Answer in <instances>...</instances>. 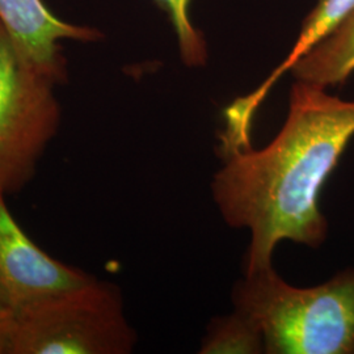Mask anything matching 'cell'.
<instances>
[{
	"instance_id": "1",
	"label": "cell",
	"mask_w": 354,
	"mask_h": 354,
	"mask_svg": "<svg viewBox=\"0 0 354 354\" xmlns=\"http://www.w3.org/2000/svg\"><path fill=\"white\" fill-rule=\"evenodd\" d=\"M354 137V102L297 80L289 114L276 138L261 150L225 151L212 183L215 203L231 227L251 241L244 274L272 266L282 241L311 248L328 236L320 192Z\"/></svg>"
},
{
	"instance_id": "11",
	"label": "cell",
	"mask_w": 354,
	"mask_h": 354,
	"mask_svg": "<svg viewBox=\"0 0 354 354\" xmlns=\"http://www.w3.org/2000/svg\"><path fill=\"white\" fill-rule=\"evenodd\" d=\"M16 317L11 311L0 310V354L12 353Z\"/></svg>"
},
{
	"instance_id": "3",
	"label": "cell",
	"mask_w": 354,
	"mask_h": 354,
	"mask_svg": "<svg viewBox=\"0 0 354 354\" xmlns=\"http://www.w3.org/2000/svg\"><path fill=\"white\" fill-rule=\"evenodd\" d=\"M136 342L121 291L95 277L17 314L11 354H127Z\"/></svg>"
},
{
	"instance_id": "10",
	"label": "cell",
	"mask_w": 354,
	"mask_h": 354,
	"mask_svg": "<svg viewBox=\"0 0 354 354\" xmlns=\"http://www.w3.org/2000/svg\"><path fill=\"white\" fill-rule=\"evenodd\" d=\"M165 10L176 33L180 57L189 67H200L207 61V48L203 33L190 19L192 0H155Z\"/></svg>"
},
{
	"instance_id": "6",
	"label": "cell",
	"mask_w": 354,
	"mask_h": 354,
	"mask_svg": "<svg viewBox=\"0 0 354 354\" xmlns=\"http://www.w3.org/2000/svg\"><path fill=\"white\" fill-rule=\"evenodd\" d=\"M0 23L20 55L55 84L67 77L59 41L92 42L102 37L97 29L59 20L42 0H0Z\"/></svg>"
},
{
	"instance_id": "5",
	"label": "cell",
	"mask_w": 354,
	"mask_h": 354,
	"mask_svg": "<svg viewBox=\"0 0 354 354\" xmlns=\"http://www.w3.org/2000/svg\"><path fill=\"white\" fill-rule=\"evenodd\" d=\"M6 198L0 193V310L17 315L57 292L95 279L41 250L13 218Z\"/></svg>"
},
{
	"instance_id": "2",
	"label": "cell",
	"mask_w": 354,
	"mask_h": 354,
	"mask_svg": "<svg viewBox=\"0 0 354 354\" xmlns=\"http://www.w3.org/2000/svg\"><path fill=\"white\" fill-rule=\"evenodd\" d=\"M232 302L260 329L266 353L354 354V268L298 288L269 266L244 274Z\"/></svg>"
},
{
	"instance_id": "8",
	"label": "cell",
	"mask_w": 354,
	"mask_h": 354,
	"mask_svg": "<svg viewBox=\"0 0 354 354\" xmlns=\"http://www.w3.org/2000/svg\"><path fill=\"white\" fill-rule=\"evenodd\" d=\"M297 80L322 88L342 86L354 73V10L290 68Z\"/></svg>"
},
{
	"instance_id": "4",
	"label": "cell",
	"mask_w": 354,
	"mask_h": 354,
	"mask_svg": "<svg viewBox=\"0 0 354 354\" xmlns=\"http://www.w3.org/2000/svg\"><path fill=\"white\" fill-rule=\"evenodd\" d=\"M55 83L26 62L0 23V193L26 188L61 125Z\"/></svg>"
},
{
	"instance_id": "7",
	"label": "cell",
	"mask_w": 354,
	"mask_h": 354,
	"mask_svg": "<svg viewBox=\"0 0 354 354\" xmlns=\"http://www.w3.org/2000/svg\"><path fill=\"white\" fill-rule=\"evenodd\" d=\"M354 10V0H317V6L304 19L301 33L286 59L279 64L266 82L245 97L238 99L230 108V114L243 125H252L253 117L260 104L264 102L269 89L276 84L279 76L290 71L292 64L307 51L326 37Z\"/></svg>"
},
{
	"instance_id": "9",
	"label": "cell",
	"mask_w": 354,
	"mask_h": 354,
	"mask_svg": "<svg viewBox=\"0 0 354 354\" xmlns=\"http://www.w3.org/2000/svg\"><path fill=\"white\" fill-rule=\"evenodd\" d=\"M200 353H266L264 337L252 322L239 311L215 317L207 327Z\"/></svg>"
}]
</instances>
